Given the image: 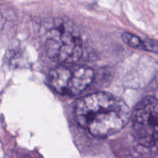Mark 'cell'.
<instances>
[{"mask_svg":"<svg viewBox=\"0 0 158 158\" xmlns=\"http://www.w3.org/2000/svg\"><path fill=\"white\" fill-rule=\"evenodd\" d=\"M132 131L134 138L145 148L158 143V100L146 97L136 106L132 114Z\"/></svg>","mask_w":158,"mask_h":158,"instance_id":"obj_4","label":"cell"},{"mask_svg":"<svg viewBox=\"0 0 158 158\" xmlns=\"http://www.w3.org/2000/svg\"><path fill=\"white\" fill-rule=\"evenodd\" d=\"M45 48L48 57L59 63L73 64L83 55L80 35L72 24L60 19L54 20Z\"/></svg>","mask_w":158,"mask_h":158,"instance_id":"obj_2","label":"cell"},{"mask_svg":"<svg viewBox=\"0 0 158 158\" xmlns=\"http://www.w3.org/2000/svg\"><path fill=\"white\" fill-rule=\"evenodd\" d=\"M94 69L74 64L60 65L49 73V83L56 93L74 97L84 91L94 80Z\"/></svg>","mask_w":158,"mask_h":158,"instance_id":"obj_3","label":"cell"},{"mask_svg":"<svg viewBox=\"0 0 158 158\" xmlns=\"http://www.w3.org/2000/svg\"><path fill=\"white\" fill-rule=\"evenodd\" d=\"M122 40L127 46H131V47L144 49L145 40H142L137 35H134L131 32H123L122 34Z\"/></svg>","mask_w":158,"mask_h":158,"instance_id":"obj_5","label":"cell"},{"mask_svg":"<svg viewBox=\"0 0 158 158\" xmlns=\"http://www.w3.org/2000/svg\"><path fill=\"white\" fill-rule=\"evenodd\" d=\"M74 114L82 128L100 138L118 133L130 118V109L125 102L106 92L94 93L77 100Z\"/></svg>","mask_w":158,"mask_h":158,"instance_id":"obj_1","label":"cell"}]
</instances>
